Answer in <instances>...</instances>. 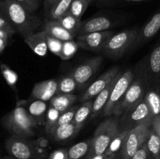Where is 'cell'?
I'll return each instance as SVG.
<instances>
[{
    "label": "cell",
    "instance_id": "obj_1",
    "mask_svg": "<svg viewBox=\"0 0 160 159\" xmlns=\"http://www.w3.org/2000/svg\"><path fill=\"white\" fill-rule=\"evenodd\" d=\"M0 11L16 31L24 38L35 33L42 23L38 17L27 10L15 0H0Z\"/></svg>",
    "mask_w": 160,
    "mask_h": 159
},
{
    "label": "cell",
    "instance_id": "obj_2",
    "mask_svg": "<svg viewBox=\"0 0 160 159\" xmlns=\"http://www.w3.org/2000/svg\"><path fill=\"white\" fill-rule=\"evenodd\" d=\"M2 124L12 135L28 138L34 135L38 121L23 106L17 105L3 116Z\"/></svg>",
    "mask_w": 160,
    "mask_h": 159
},
{
    "label": "cell",
    "instance_id": "obj_3",
    "mask_svg": "<svg viewBox=\"0 0 160 159\" xmlns=\"http://www.w3.org/2000/svg\"><path fill=\"white\" fill-rule=\"evenodd\" d=\"M120 132L117 118H109L102 122L94 133L90 151L86 159H93L97 156L105 154L109 145Z\"/></svg>",
    "mask_w": 160,
    "mask_h": 159
},
{
    "label": "cell",
    "instance_id": "obj_4",
    "mask_svg": "<svg viewBox=\"0 0 160 159\" xmlns=\"http://www.w3.org/2000/svg\"><path fill=\"white\" fill-rule=\"evenodd\" d=\"M5 147L9 156L15 159H44L35 142L26 137L12 135L6 140Z\"/></svg>",
    "mask_w": 160,
    "mask_h": 159
},
{
    "label": "cell",
    "instance_id": "obj_5",
    "mask_svg": "<svg viewBox=\"0 0 160 159\" xmlns=\"http://www.w3.org/2000/svg\"><path fill=\"white\" fill-rule=\"evenodd\" d=\"M151 126L152 123H146L128 131L120 151L121 159H131L134 154L146 143Z\"/></svg>",
    "mask_w": 160,
    "mask_h": 159
},
{
    "label": "cell",
    "instance_id": "obj_6",
    "mask_svg": "<svg viewBox=\"0 0 160 159\" xmlns=\"http://www.w3.org/2000/svg\"><path fill=\"white\" fill-rule=\"evenodd\" d=\"M138 31L137 30H125L113 34L108 41L103 51L109 58H119L134 44Z\"/></svg>",
    "mask_w": 160,
    "mask_h": 159
},
{
    "label": "cell",
    "instance_id": "obj_7",
    "mask_svg": "<svg viewBox=\"0 0 160 159\" xmlns=\"http://www.w3.org/2000/svg\"><path fill=\"white\" fill-rule=\"evenodd\" d=\"M133 79L134 75L131 70H127L121 73L112 88L107 104L103 109L105 116H110L113 115L114 110L132 84Z\"/></svg>",
    "mask_w": 160,
    "mask_h": 159
},
{
    "label": "cell",
    "instance_id": "obj_8",
    "mask_svg": "<svg viewBox=\"0 0 160 159\" xmlns=\"http://www.w3.org/2000/svg\"><path fill=\"white\" fill-rule=\"evenodd\" d=\"M145 97V87L141 80L132 82L124 96L113 112V115L119 116L134 107Z\"/></svg>",
    "mask_w": 160,
    "mask_h": 159
},
{
    "label": "cell",
    "instance_id": "obj_9",
    "mask_svg": "<svg viewBox=\"0 0 160 159\" xmlns=\"http://www.w3.org/2000/svg\"><path fill=\"white\" fill-rule=\"evenodd\" d=\"M111 31H104L79 35L77 37V43L79 48L89 51H103L108 41L113 35Z\"/></svg>",
    "mask_w": 160,
    "mask_h": 159
},
{
    "label": "cell",
    "instance_id": "obj_10",
    "mask_svg": "<svg viewBox=\"0 0 160 159\" xmlns=\"http://www.w3.org/2000/svg\"><path fill=\"white\" fill-rule=\"evenodd\" d=\"M126 114L127 126L123 129H131L140 125L152 123L154 118L144 98Z\"/></svg>",
    "mask_w": 160,
    "mask_h": 159
},
{
    "label": "cell",
    "instance_id": "obj_11",
    "mask_svg": "<svg viewBox=\"0 0 160 159\" xmlns=\"http://www.w3.org/2000/svg\"><path fill=\"white\" fill-rule=\"evenodd\" d=\"M102 61L103 59L102 56H96L88 59L77 66L70 75L74 78L79 87L84 86L98 71Z\"/></svg>",
    "mask_w": 160,
    "mask_h": 159
},
{
    "label": "cell",
    "instance_id": "obj_12",
    "mask_svg": "<svg viewBox=\"0 0 160 159\" xmlns=\"http://www.w3.org/2000/svg\"><path fill=\"white\" fill-rule=\"evenodd\" d=\"M120 72V68L117 66L111 68L106 73H103L102 75L99 76L96 80L94 81L88 87L87 90L84 91L82 96L79 98V101L81 102H84L88 100L92 99L95 98L100 92L104 90L109 84L111 81L116 77L117 74Z\"/></svg>",
    "mask_w": 160,
    "mask_h": 159
},
{
    "label": "cell",
    "instance_id": "obj_13",
    "mask_svg": "<svg viewBox=\"0 0 160 159\" xmlns=\"http://www.w3.org/2000/svg\"><path fill=\"white\" fill-rule=\"evenodd\" d=\"M112 23L110 19L103 16L92 17L81 22V25L78 31V36L90 34L94 32L109 31Z\"/></svg>",
    "mask_w": 160,
    "mask_h": 159
},
{
    "label": "cell",
    "instance_id": "obj_14",
    "mask_svg": "<svg viewBox=\"0 0 160 159\" xmlns=\"http://www.w3.org/2000/svg\"><path fill=\"white\" fill-rule=\"evenodd\" d=\"M58 81L56 80H47L34 84L31 92L32 98L43 101H50L57 94Z\"/></svg>",
    "mask_w": 160,
    "mask_h": 159
},
{
    "label": "cell",
    "instance_id": "obj_15",
    "mask_svg": "<svg viewBox=\"0 0 160 159\" xmlns=\"http://www.w3.org/2000/svg\"><path fill=\"white\" fill-rule=\"evenodd\" d=\"M160 30V9L152 17L149 21L138 34L134 45L143 44L152 38Z\"/></svg>",
    "mask_w": 160,
    "mask_h": 159
},
{
    "label": "cell",
    "instance_id": "obj_16",
    "mask_svg": "<svg viewBox=\"0 0 160 159\" xmlns=\"http://www.w3.org/2000/svg\"><path fill=\"white\" fill-rule=\"evenodd\" d=\"M24 41L29 48L39 56H45L48 52L47 32L43 31L35 32L25 37Z\"/></svg>",
    "mask_w": 160,
    "mask_h": 159
},
{
    "label": "cell",
    "instance_id": "obj_17",
    "mask_svg": "<svg viewBox=\"0 0 160 159\" xmlns=\"http://www.w3.org/2000/svg\"><path fill=\"white\" fill-rule=\"evenodd\" d=\"M121 72H120V73L116 76V77L111 81L110 84H109L104 90H102V91L95 98V100L93 101V105H92V114H91V117H92V118H95V117L100 113V112H101L102 109H104L105 106L106 105L108 101H109V96H110L112 88H113L114 85H115V84L117 83V80L119 79V77H120V76L121 75Z\"/></svg>",
    "mask_w": 160,
    "mask_h": 159
},
{
    "label": "cell",
    "instance_id": "obj_18",
    "mask_svg": "<svg viewBox=\"0 0 160 159\" xmlns=\"http://www.w3.org/2000/svg\"><path fill=\"white\" fill-rule=\"evenodd\" d=\"M44 30L46 31L48 35L56 37L62 41L73 40L77 36V34L70 32L65 27H63L62 24L56 20H49L47 21L45 24Z\"/></svg>",
    "mask_w": 160,
    "mask_h": 159
},
{
    "label": "cell",
    "instance_id": "obj_19",
    "mask_svg": "<svg viewBox=\"0 0 160 159\" xmlns=\"http://www.w3.org/2000/svg\"><path fill=\"white\" fill-rule=\"evenodd\" d=\"M81 129V127L78 126L72 122L69 124L56 126L48 132V134L56 141L62 142L74 137Z\"/></svg>",
    "mask_w": 160,
    "mask_h": 159
},
{
    "label": "cell",
    "instance_id": "obj_20",
    "mask_svg": "<svg viewBox=\"0 0 160 159\" xmlns=\"http://www.w3.org/2000/svg\"><path fill=\"white\" fill-rule=\"evenodd\" d=\"M77 98L78 97L74 94H56L50 100V106L62 113L70 108Z\"/></svg>",
    "mask_w": 160,
    "mask_h": 159
},
{
    "label": "cell",
    "instance_id": "obj_21",
    "mask_svg": "<svg viewBox=\"0 0 160 159\" xmlns=\"http://www.w3.org/2000/svg\"><path fill=\"white\" fill-rule=\"evenodd\" d=\"M73 0H56L48 8V17L49 20H59L69 12Z\"/></svg>",
    "mask_w": 160,
    "mask_h": 159
},
{
    "label": "cell",
    "instance_id": "obj_22",
    "mask_svg": "<svg viewBox=\"0 0 160 159\" xmlns=\"http://www.w3.org/2000/svg\"><path fill=\"white\" fill-rule=\"evenodd\" d=\"M92 144V139L79 142L67 150L68 159H81L88 154Z\"/></svg>",
    "mask_w": 160,
    "mask_h": 159
},
{
    "label": "cell",
    "instance_id": "obj_23",
    "mask_svg": "<svg viewBox=\"0 0 160 159\" xmlns=\"http://www.w3.org/2000/svg\"><path fill=\"white\" fill-rule=\"evenodd\" d=\"M92 105H93V101H92V99H91L87 101H84L81 106H79L76 113H75L73 123L78 126L82 128L88 118L91 116Z\"/></svg>",
    "mask_w": 160,
    "mask_h": 159
},
{
    "label": "cell",
    "instance_id": "obj_24",
    "mask_svg": "<svg viewBox=\"0 0 160 159\" xmlns=\"http://www.w3.org/2000/svg\"><path fill=\"white\" fill-rule=\"evenodd\" d=\"M78 87L79 86L74 78L70 74L67 75L58 81L57 94H73Z\"/></svg>",
    "mask_w": 160,
    "mask_h": 159
},
{
    "label": "cell",
    "instance_id": "obj_25",
    "mask_svg": "<svg viewBox=\"0 0 160 159\" xmlns=\"http://www.w3.org/2000/svg\"><path fill=\"white\" fill-rule=\"evenodd\" d=\"M144 100L149 108L153 116L160 115V92L156 90H151L147 92Z\"/></svg>",
    "mask_w": 160,
    "mask_h": 159
},
{
    "label": "cell",
    "instance_id": "obj_26",
    "mask_svg": "<svg viewBox=\"0 0 160 159\" xmlns=\"http://www.w3.org/2000/svg\"><path fill=\"white\" fill-rule=\"evenodd\" d=\"M57 20L62 24L63 27H65L69 31L78 35V31H79L80 26L81 25V22H82L81 19L77 18V17H75L74 16H73L68 12Z\"/></svg>",
    "mask_w": 160,
    "mask_h": 159
},
{
    "label": "cell",
    "instance_id": "obj_27",
    "mask_svg": "<svg viewBox=\"0 0 160 159\" xmlns=\"http://www.w3.org/2000/svg\"><path fill=\"white\" fill-rule=\"evenodd\" d=\"M150 73L155 79L160 77V44L152 51L148 60Z\"/></svg>",
    "mask_w": 160,
    "mask_h": 159
},
{
    "label": "cell",
    "instance_id": "obj_28",
    "mask_svg": "<svg viewBox=\"0 0 160 159\" xmlns=\"http://www.w3.org/2000/svg\"><path fill=\"white\" fill-rule=\"evenodd\" d=\"M146 145L149 152L150 157L157 159L160 154V137L152 129V127L149 136L146 141Z\"/></svg>",
    "mask_w": 160,
    "mask_h": 159
},
{
    "label": "cell",
    "instance_id": "obj_29",
    "mask_svg": "<svg viewBox=\"0 0 160 159\" xmlns=\"http://www.w3.org/2000/svg\"><path fill=\"white\" fill-rule=\"evenodd\" d=\"M130 129H123V130L120 131V133L112 140L110 144L108 147L106 153H105V155H106V157H109V156L112 155V154H117L118 151H120L123 140H124L125 137H126L127 134H128V131Z\"/></svg>",
    "mask_w": 160,
    "mask_h": 159
},
{
    "label": "cell",
    "instance_id": "obj_30",
    "mask_svg": "<svg viewBox=\"0 0 160 159\" xmlns=\"http://www.w3.org/2000/svg\"><path fill=\"white\" fill-rule=\"evenodd\" d=\"M92 2L88 0H73L69 9V12L77 18L81 19L88 8L89 5Z\"/></svg>",
    "mask_w": 160,
    "mask_h": 159
},
{
    "label": "cell",
    "instance_id": "obj_31",
    "mask_svg": "<svg viewBox=\"0 0 160 159\" xmlns=\"http://www.w3.org/2000/svg\"><path fill=\"white\" fill-rule=\"evenodd\" d=\"M78 48H79V46H78V43L75 41L70 40L67 41H63V45H62L60 59L63 61L71 59L76 54Z\"/></svg>",
    "mask_w": 160,
    "mask_h": 159
},
{
    "label": "cell",
    "instance_id": "obj_32",
    "mask_svg": "<svg viewBox=\"0 0 160 159\" xmlns=\"http://www.w3.org/2000/svg\"><path fill=\"white\" fill-rule=\"evenodd\" d=\"M0 70H1L2 74L4 79L6 80V83L13 90H16V84H17V80H18L17 73L13 70H11L7 65L2 63L1 62H0Z\"/></svg>",
    "mask_w": 160,
    "mask_h": 159
},
{
    "label": "cell",
    "instance_id": "obj_33",
    "mask_svg": "<svg viewBox=\"0 0 160 159\" xmlns=\"http://www.w3.org/2000/svg\"><path fill=\"white\" fill-rule=\"evenodd\" d=\"M60 112L55 108L50 106L46 113V121H45V130L49 132L57 124L58 119L60 116Z\"/></svg>",
    "mask_w": 160,
    "mask_h": 159
},
{
    "label": "cell",
    "instance_id": "obj_34",
    "mask_svg": "<svg viewBox=\"0 0 160 159\" xmlns=\"http://www.w3.org/2000/svg\"><path fill=\"white\" fill-rule=\"evenodd\" d=\"M47 104L45 101L41 100H36L31 103L28 108V112L34 118H38L42 116L46 112Z\"/></svg>",
    "mask_w": 160,
    "mask_h": 159
},
{
    "label": "cell",
    "instance_id": "obj_35",
    "mask_svg": "<svg viewBox=\"0 0 160 159\" xmlns=\"http://www.w3.org/2000/svg\"><path fill=\"white\" fill-rule=\"evenodd\" d=\"M47 44H48V48L49 49V51L56 55L60 57L63 41L56 38V37H52L47 34Z\"/></svg>",
    "mask_w": 160,
    "mask_h": 159
},
{
    "label": "cell",
    "instance_id": "obj_36",
    "mask_svg": "<svg viewBox=\"0 0 160 159\" xmlns=\"http://www.w3.org/2000/svg\"><path fill=\"white\" fill-rule=\"evenodd\" d=\"M78 107H79V106H74V107H72L70 108H69L68 110H67L66 112L61 113L60 116H59V119H58L57 124H56V126H62V125H67L69 124V123H71L72 122H73L75 113H76ZM56 126H55V127H56Z\"/></svg>",
    "mask_w": 160,
    "mask_h": 159
},
{
    "label": "cell",
    "instance_id": "obj_37",
    "mask_svg": "<svg viewBox=\"0 0 160 159\" xmlns=\"http://www.w3.org/2000/svg\"><path fill=\"white\" fill-rule=\"evenodd\" d=\"M29 12L34 13L42 5V0H15Z\"/></svg>",
    "mask_w": 160,
    "mask_h": 159
},
{
    "label": "cell",
    "instance_id": "obj_38",
    "mask_svg": "<svg viewBox=\"0 0 160 159\" xmlns=\"http://www.w3.org/2000/svg\"><path fill=\"white\" fill-rule=\"evenodd\" d=\"M0 30L6 31L12 36L17 32L13 26H12V24L9 23L8 19L5 17V15L1 11H0Z\"/></svg>",
    "mask_w": 160,
    "mask_h": 159
},
{
    "label": "cell",
    "instance_id": "obj_39",
    "mask_svg": "<svg viewBox=\"0 0 160 159\" xmlns=\"http://www.w3.org/2000/svg\"><path fill=\"white\" fill-rule=\"evenodd\" d=\"M150 154L147 147L146 143L134 154L131 159H149Z\"/></svg>",
    "mask_w": 160,
    "mask_h": 159
},
{
    "label": "cell",
    "instance_id": "obj_40",
    "mask_svg": "<svg viewBox=\"0 0 160 159\" xmlns=\"http://www.w3.org/2000/svg\"><path fill=\"white\" fill-rule=\"evenodd\" d=\"M48 159H68V157H67V150H56L50 154Z\"/></svg>",
    "mask_w": 160,
    "mask_h": 159
},
{
    "label": "cell",
    "instance_id": "obj_41",
    "mask_svg": "<svg viewBox=\"0 0 160 159\" xmlns=\"http://www.w3.org/2000/svg\"><path fill=\"white\" fill-rule=\"evenodd\" d=\"M151 127L160 137V115H156L153 118Z\"/></svg>",
    "mask_w": 160,
    "mask_h": 159
},
{
    "label": "cell",
    "instance_id": "obj_42",
    "mask_svg": "<svg viewBox=\"0 0 160 159\" xmlns=\"http://www.w3.org/2000/svg\"><path fill=\"white\" fill-rule=\"evenodd\" d=\"M146 0H102V2L109 3V4H114V3L118 2H140Z\"/></svg>",
    "mask_w": 160,
    "mask_h": 159
},
{
    "label": "cell",
    "instance_id": "obj_43",
    "mask_svg": "<svg viewBox=\"0 0 160 159\" xmlns=\"http://www.w3.org/2000/svg\"><path fill=\"white\" fill-rule=\"evenodd\" d=\"M8 42H9V40H8V39L0 38V53L5 49L6 45H8Z\"/></svg>",
    "mask_w": 160,
    "mask_h": 159
},
{
    "label": "cell",
    "instance_id": "obj_44",
    "mask_svg": "<svg viewBox=\"0 0 160 159\" xmlns=\"http://www.w3.org/2000/svg\"><path fill=\"white\" fill-rule=\"evenodd\" d=\"M11 37H12V35L10 34H9L6 31H2V30H0V38H5L9 40Z\"/></svg>",
    "mask_w": 160,
    "mask_h": 159
},
{
    "label": "cell",
    "instance_id": "obj_45",
    "mask_svg": "<svg viewBox=\"0 0 160 159\" xmlns=\"http://www.w3.org/2000/svg\"><path fill=\"white\" fill-rule=\"evenodd\" d=\"M56 1V0H44V2H45V8H46V9H48V8L50 7V6H52V4L54 2Z\"/></svg>",
    "mask_w": 160,
    "mask_h": 159
},
{
    "label": "cell",
    "instance_id": "obj_46",
    "mask_svg": "<svg viewBox=\"0 0 160 159\" xmlns=\"http://www.w3.org/2000/svg\"><path fill=\"white\" fill-rule=\"evenodd\" d=\"M107 159H121V157H120V155H118L117 154H112V155H110L109 156V157H107Z\"/></svg>",
    "mask_w": 160,
    "mask_h": 159
},
{
    "label": "cell",
    "instance_id": "obj_47",
    "mask_svg": "<svg viewBox=\"0 0 160 159\" xmlns=\"http://www.w3.org/2000/svg\"><path fill=\"white\" fill-rule=\"evenodd\" d=\"M93 159H107V157L105 154H103V155H99L97 156V157H95Z\"/></svg>",
    "mask_w": 160,
    "mask_h": 159
},
{
    "label": "cell",
    "instance_id": "obj_48",
    "mask_svg": "<svg viewBox=\"0 0 160 159\" xmlns=\"http://www.w3.org/2000/svg\"><path fill=\"white\" fill-rule=\"evenodd\" d=\"M2 159H15V158H13V157H11V156H6V157H2Z\"/></svg>",
    "mask_w": 160,
    "mask_h": 159
},
{
    "label": "cell",
    "instance_id": "obj_49",
    "mask_svg": "<svg viewBox=\"0 0 160 159\" xmlns=\"http://www.w3.org/2000/svg\"><path fill=\"white\" fill-rule=\"evenodd\" d=\"M157 159H160V154H159V157H158V158Z\"/></svg>",
    "mask_w": 160,
    "mask_h": 159
},
{
    "label": "cell",
    "instance_id": "obj_50",
    "mask_svg": "<svg viewBox=\"0 0 160 159\" xmlns=\"http://www.w3.org/2000/svg\"><path fill=\"white\" fill-rule=\"evenodd\" d=\"M149 159H156V158H152V157H150Z\"/></svg>",
    "mask_w": 160,
    "mask_h": 159
},
{
    "label": "cell",
    "instance_id": "obj_51",
    "mask_svg": "<svg viewBox=\"0 0 160 159\" xmlns=\"http://www.w3.org/2000/svg\"><path fill=\"white\" fill-rule=\"evenodd\" d=\"M88 1H91V2H93V0H88Z\"/></svg>",
    "mask_w": 160,
    "mask_h": 159
}]
</instances>
